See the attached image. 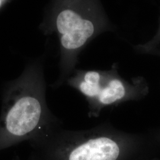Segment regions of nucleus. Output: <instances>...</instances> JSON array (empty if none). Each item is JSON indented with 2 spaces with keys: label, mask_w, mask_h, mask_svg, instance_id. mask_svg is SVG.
<instances>
[{
  "label": "nucleus",
  "mask_w": 160,
  "mask_h": 160,
  "mask_svg": "<svg viewBox=\"0 0 160 160\" xmlns=\"http://www.w3.org/2000/svg\"><path fill=\"white\" fill-rule=\"evenodd\" d=\"M58 14L55 24L62 48L61 74L52 87L57 89L71 75L78 55L98 35L111 29L99 0H73Z\"/></svg>",
  "instance_id": "7ed1b4c3"
},
{
  "label": "nucleus",
  "mask_w": 160,
  "mask_h": 160,
  "mask_svg": "<svg viewBox=\"0 0 160 160\" xmlns=\"http://www.w3.org/2000/svg\"><path fill=\"white\" fill-rule=\"evenodd\" d=\"M108 74V70H75L66 82L82 94L90 104L100 94Z\"/></svg>",
  "instance_id": "39448f33"
},
{
  "label": "nucleus",
  "mask_w": 160,
  "mask_h": 160,
  "mask_svg": "<svg viewBox=\"0 0 160 160\" xmlns=\"http://www.w3.org/2000/svg\"><path fill=\"white\" fill-rule=\"evenodd\" d=\"M12 160H21V159L20 158V157L18 156H15Z\"/></svg>",
  "instance_id": "6e6552de"
},
{
  "label": "nucleus",
  "mask_w": 160,
  "mask_h": 160,
  "mask_svg": "<svg viewBox=\"0 0 160 160\" xmlns=\"http://www.w3.org/2000/svg\"><path fill=\"white\" fill-rule=\"evenodd\" d=\"M30 145L28 160H142L157 156L153 137L123 131L109 123L80 131L60 127Z\"/></svg>",
  "instance_id": "f257e3e1"
},
{
  "label": "nucleus",
  "mask_w": 160,
  "mask_h": 160,
  "mask_svg": "<svg viewBox=\"0 0 160 160\" xmlns=\"http://www.w3.org/2000/svg\"><path fill=\"white\" fill-rule=\"evenodd\" d=\"M0 4H1V1H0Z\"/></svg>",
  "instance_id": "1a4fd4ad"
},
{
  "label": "nucleus",
  "mask_w": 160,
  "mask_h": 160,
  "mask_svg": "<svg viewBox=\"0 0 160 160\" xmlns=\"http://www.w3.org/2000/svg\"><path fill=\"white\" fill-rule=\"evenodd\" d=\"M46 88L38 71L28 72L5 86L0 116V152L62 127V122L48 106Z\"/></svg>",
  "instance_id": "f03ea898"
},
{
  "label": "nucleus",
  "mask_w": 160,
  "mask_h": 160,
  "mask_svg": "<svg viewBox=\"0 0 160 160\" xmlns=\"http://www.w3.org/2000/svg\"><path fill=\"white\" fill-rule=\"evenodd\" d=\"M103 88L97 98L88 104V116L97 118L103 109L116 106L127 102L138 101L148 92V86L143 77L132 78L131 81L122 78L118 72V65L113 63Z\"/></svg>",
  "instance_id": "20e7f679"
},
{
  "label": "nucleus",
  "mask_w": 160,
  "mask_h": 160,
  "mask_svg": "<svg viewBox=\"0 0 160 160\" xmlns=\"http://www.w3.org/2000/svg\"><path fill=\"white\" fill-rule=\"evenodd\" d=\"M155 144L156 146L157 149L158 148H160V133L157 134L154 137Z\"/></svg>",
  "instance_id": "423d86ee"
},
{
  "label": "nucleus",
  "mask_w": 160,
  "mask_h": 160,
  "mask_svg": "<svg viewBox=\"0 0 160 160\" xmlns=\"http://www.w3.org/2000/svg\"><path fill=\"white\" fill-rule=\"evenodd\" d=\"M142 160H160V158L157 157V156H156V157H151V158H148Z\"/></svg>",
  "instance_id": "0eeeda50"
}]
</instances>
